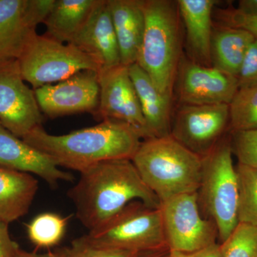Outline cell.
I'll list each match as a JSON object with an SVG mask.
<instances>
[{"mask_svg":"<svg viewBox=\"0 0 257 257\" xmlns=\"http://www.w3.org/2000/svg\"><path fill=\"white\" fill-rule=\"evenodd\" d=\"M160 210L170 250L193 252L216 243V225L202 216L197 192L171 198L162 202Z\"/></svg>","mask_w":257,"mask_h":257,"instance_id":"obj_8","label":"cell"},{"mask_svg":"<svg viewBox=\"0 0 257 257\" xmlns=\"http://www.w3.org/2000/svg\"><path fill=\"white\" fill-rule=\"evenodd\" d=\"M132 162L161 202L199 189L202 157L171 135L142 141Z\"/></svg>","mask_w":257,"mask_h":257,"instance_id":"obj_3","label":"cell"},{"mask_svg":"<svg viewBox=\"0 0 257 257\" xmlns=\"http://www.w3.org/2000/svg\"><path fill=\"white\" fill-rule=\"evenodd\" d=\"M219 245L221 257H257V227L239 223Z\"/></svg>","mask_w":257,"mask_h":257,"instance_id":"obj_26","label":"cell"},{"mask_svg":"<svg viewBox=\"0 0 257 257\" xmlns=\"http://www.w3.org/2000/svg\"><path fill=\"white\" fill-rule=\"evenodd\" d=\"M99 0H55L43 23L46 36L61 43L72 39L87 23Z\"/></svg>","mask_w":257,"mask_h":257,"instance_id":"obj_22","label":"cell"},{"mask_svg":"<svg viewBox=\"0 0 257 257\" xmlns=\"http://www.w3.org/2000/svg\"><path fill=\"white\" fill-rule=\"evenodd\" d=\"M22 140L57 167L79 173L105 161L132 160L143 140L131 126L115 120L62 135L39 126Z\"/></svg>","mask_w":257,"mask_h":257,"instance_id":"obj_2","label":"cell"},{"mask_svg":"<svg viewBox=\"0 0 257 257\" xmlns=\"http://www.w3.org/2000/svg\"><path fill=\"white\" fill-rule=\"evenodd\" d=\"M229 124V104H182L176 114L170 135L190 151L204 157L219 143Z\"/></svg>","mask_w":257,"mask_h":257,"instance_id":"obj_11","label":"cell"},{"mask_svg":"<svg viewBox=\"0 0 257 257\" xmlns=\"http://www.w3.org/2000/svg\"><path fill=\"white\" fill-rule=\"evenodd\" d=\"M231 133L257 130V85L238 89L229 104Z\"/></svg>","mask_w":257,"mask_h":257,"instance_id":"obj_25","label":"cell"},{"mask_svg":"<svg viewBox=\"0 0 257 257\" xmlns=\"http://www.w3.org/2000/svg\"><path fill=\"white\" fill-rule=\"evenodd\" d=\"M141 257H147V256H144V254H143V256H142ZM149 257H150V256H149Z\"/></svg>","mask_w":257,"mask_h":257,"instance_id":"obj_35","label":"cell"},{"mask_svg":"<svg viewBox=\"0 0 257 257\" xmlns=\"http://www.w3.org/2000/svg\"><path fill=\"white\" fill-rule=\"evenodd\" d=\"M69 217L55 213L38 214L28 225L29 239L37 248L53 247L63 239Z\"/></svg>","mask_w":257,"mask_h":257,"instance_id":"obj_23","label":"cell"},{"mask_svg":"<svg viewBox=\"0 0 257 257\" xmlns=\"http://www.w3.org/2000/svg\"><path fill=\"white\" fill-rule=\"evenodd\" d=\"M236 10L244 15H257V0H241Z\"/></svg>","mask_w":257,"mask_h":257,"instance_id":"obj_34","label":"cell"},{"mask_svg":"<svg viewBox=\"0 0 257 257\" xmlns=\"http://www.w3.org/2000/svg\"><path fill=\"white\" fill-rule=\"evenodd\" d=\"M41 111L50 118L89 112L94 114L99 103L98 72L82 70L57 84L35 89Z\"/></svg>","mask_w":257,"mask_h":257,"instance_id":"obj_12","label":"cell"},{"mask_svg":"<svg viewBox=\"0 0 257 257\" xmlns=\"http://www.w3.org/2000/svg\"><path fill=\"white\" fill-rule=\"evenodd\" d=\"M25 82L18 60L0 62V122L20 139L43 121L35 91Z\"/></svg>","mask_w":257,"mask_h":257,"instance_id":"obj_10","label":"cell"},{"mask_svg":"<svg viewBox=\"0 0 257 257\" xmlns=\"http://www.w3.org/2000/svg\"><path fill=\"white\" fill-rule=\"evenodd\" d=\"M22 77L33 90L68 79L82 70L99 72L97 63L71 44L35 34L18 59Z\"/></svg>","mask_w":257,"mask_h":257,"instance_id":"obj_7","label":"cell"},{"mask_svg":"<svg viewBox=\"0 0 257 257\" xmlns=\"http://www.w3.org/2000/svg\"><path fill=\"white\" fill-rule=\"evenodd\" d=\"M145 30L137 63L161 94L172 99L181 61V32L177 2L143 0Z\"/></svg>","mask_w":257,"mask_h":257,"instance_id":"obj_4","label":"cell"},{"mask_svg":"<svg viewBox=\"0 0 257 257\" xmlns=\"http://www.w3.org/2000/svg\"><path fill=\"white\" fill-rule=\"evenodd\" d=\"M216 15L222 26L246 30L257 38V15L242 14L234 8L219 10Z\"/></svg>","mask_w":257,"mask_h":257,"instance_id":"obj_29","label":"cell"},{"mask_svg":"<svg viewBox=\"0 0 257 257\" xmlns=\"http://www.w3.org/2000/svg\"><path fill=\"white\" fill-rule=\"evenodd\" d=\"M256 37L241 29L221 26L213 30L211 59L213 67L237 78L250 45Z\"/></svg>","mask_w":257,"mask_h":257,"instance_id":"obj_21","label":"cell"},{"mask_svg":"<svg viewBox=\"0 0 257 257\" xmlns=\"http://www.w3.org/2000/svg\"><path fill=\"white\" fill-rule=\"evenodd\" d=\"M197 192L202 216L215 224L218 239L224 242L239 224V188L230 141L221 139L202 157V176Z\"/></svg>","mask_w":257,"mask_h":257,"instance_id":"obj_5","label":"cell"},{"mask_svg":"<svg viewBox=\"0 0 257 257\" xmlns=\"http://www.w3.org/2000/svg\"><path fill=\"white\" fill-rule=\"evenodd\" d=\"M9 225L0 222V257H16L20 246L10 236Z\"/></svg>","mask_w":257,"mask_h":257,"instance_id":"obj_31","label":"cell"},{"mask_svg":"<svg viewBox=\"0 0 257 257\" xmlns=\"http://www.w3.org/2000/svg\"><path fill=\"white\" fill-rule=\"evenodd\" d=\"M55 0H0V62L18 60Z\"/></svg>","mask_w":257,"mask_h":257,"instance_id":"obj_13","label":"cell"},{"mask_svg":"<svg viewBox=\"0 0 257 257\" xmlns=\"http://www.w3.org/2000/svg\"><path fill=\"white\" fill-rule=\"evenodd\" d=\"M100 95L93 114L98 121L115 120L133 128L142 140L155 138L149 128L126 66L98 72Z\"/></svg>","mask_w":257,"mask_h":257,"instance_id":"obj_9","label":"cell"},{"mask_svg":"<svg viewBox=\"0 0 257 257\" xmlns=\"http://www.w3.org/2000/svg\"><path fill=\"white\" fill-rule=\"evenodd\" d=\"M231 152L238 163L257 170V130L231 133Z\"/></svg>","mask_w":257,"mask_h":257,"instance_id":"obj_27","label":"cell"},{"mask_svg":"<svg viewBox=\"0 0 257 257\" xmlns=\"http://www.w3.org/2000/svg\"><path fill=\"white\" fill-rule=\"evenodd\" d=\"M238 221L257 227V170L237 164Z\"/></svg>","mask_w":257,"mask_h":257,"instance_id":"obj_24","label":"cell"},{"mask_svg":"<svg viewBox=\"0 0 257 257\" xmlns=\"http://www.w3.org/2000/svg\"><path fill=\"white\" fill-rule=\"evenodd\" d=\"M168 257H221L220 245L216 243L193 252H182L170 250Z\"/></svg>","mask_w":257,"mask_h":257,"instance_id":"obj_32","label":"cell"},{"mask_svg":"<svg viewBox=\"0 0 257 257\" xmlns=\"http://www.w3.org/2000/svg\"><path fill=\"white\" fill-rule=\"evenodd\" d=\"M85 236L98 246L139 252L167 246L160 208L149 207L140 201L130 202Z\"/></svg>","mask_w":257,"mask_h":257,"instance_id":"obj_6","label":"cell"},{"mask_svg":"<svg viewBox=\"0 0 257 257\" xmlns=\"http://www.w3.org/2000/svg\"><path fill=\"white\" fill-rule=\"evenodd\" d=\"M68 44L95 61L99 72L121 64L119 45L106 0H99L87 23Z\"/></svg>","mask_w":257,"mask_h":257,"instance_id":"obj_15","label":"cell"},{"mask_svg":"<svg viewBox=\"0 0 257 257\" xmlns=\"http://www.w3.org/2000/svg\"><path fill=\"white\" fill-rule=\"evenodd\" d=\"M119 45L121 63H137L143 45L145 18L143 0H106Z\"/></svg>","mask_w":257,"mask_h":257,"instance_id":"obj_17","label":"cell"},{"mask_svg":"<svg viewBox=\"0 0 257 257\" xmlns=\"http://www.w3.org/2000/svg\"><path fill=\"white\" fill-rule=\"evenodd\" d=\"M69 251L70 257H141L145 253L98 246L89 241L85 235L74 239Z\"/></svg>","mask_w":257,"mask_h":257,"instance_id":"obj_28","label":"cell"},{"mask_svg":"<svg viewBox=\"0 0 257 257\" xmlns=\"http://www.w3.org/2000/svg\"><path fill=\"white\" fill-rule=\"evenodd\" d=\"M178 95L182 104H229L239 89L237 78L213 66L180 61Z\"/></svg>","mask_w":257,"mask_h":257,"instance_id":"obj_14","label":"cell"},{"mask_svg":"<svg viewBox=\"0 0 257 257\" xmlns=\"http://www.w3.org/2000/svg\"><path fill=\"white\" fill-rule=\"evenodd\" d=\"M179 15L186 29L187 45L194 62L211 66L214 0H178Z\"/></svg>","mask_w":257,"mask_h":257,"instance_id":"obj_18","label":"cell"},{"mask_svg":"<svg viewBox=\"0 0 257 257\" xmlns=\"http://www.w3.org/2000/svg\"><path fill=\"white\" fill-rule=\"evenodd\" d=\"M0 167L41 177L52 188L60 181L73 182L70 172L61 170L41 152L13 135L0 122Z\"/></svg>","mask_w":257,"mask_h":257,"instance_id":"obj_16","label":"cell"},{"mask_svg":"<svg viewBox=\"0 0 257 257\" xmlns=\"http://www.w3.org/2000/svg\"><path fill=\"white\" fill-rule=\"evenodd\" d=\"M76 216L91 231L133 201L160 209L162 202L144 182L131 160L105 161L81 172L67 192Z\"/></svg>","mask_w":257,"mask_h":257,"instance_id":"obj_1","label":"cell"},{"mask_svg":"<svg viewBox=\"0 0 257 257\" xmlns=\"http://www.w3.org/2000/svg\"><path fill=\"white\" fill-rule=\"evenodd\" d=\"M128 73L138 94L147 126L155 138L171 134L172 99L159 92L152 79L138 63L128 66Z\"/></svg>","mask_w":257,"mask_h":257,"instance_id":"obj_19","label":"cell"},{"mask_svg":"<svg viewBox=\"0 0 257 257\" xmlns=\"http://www.w3.org/2000/svg\"><path fill=\"white\" fill-rule=\"evenodd\" d=\"M16 257H70L69 246H64L57 248L54 251H49L46 253H39L36 252H30L25 250L19 248Z\"/></svg>","mask_w":257,"mask_h":257,"instance_id":"obj_33","label":"cell"},{"mask_svg":"<svg viewBox=\"0 0 257 257\" xmlns=\"http://www.w3.org/2000/svg\"><path fill=\"white\" fill-rule=\"evenodd\" d=\"M237 80L239 89L257 85V38L245 55Z\"/></svg>","mask_w":257,"mask_h":257,"instance_id":"obj_30","label":"cell"},{"mask_svg":"<svg viewBox=\"0 0 257 257\" xmlns=\"http://www.w3.org/2000/svg\"><path fill=\"white\" fill-rule=\"evenodd\" d=\"M38 189L31 174L0 167V222L9 225L26 215Z\"/></svg>","mask_w":257,"mask_h":257,"instance_id":"obj_20","label":"cell"}]
</instances>
